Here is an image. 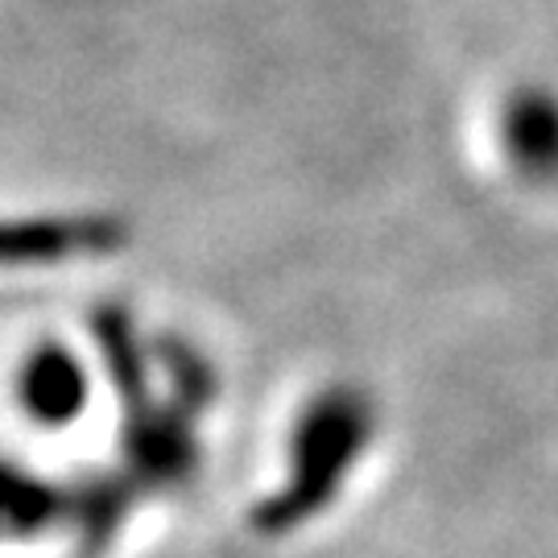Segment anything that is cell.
I'll list each match as a JSON object with an SVG mask.
<instances>
[{
    "mask_svg": "<svg viewBox=\"0 0 558 558\" xmlns=\"http://www.w3.org/2000/svg\"><path fill=\"white\" fill-rule=\"evenodd\" d=\"M500 149L525 182H558V92L550 83H518L497 117Z\"/></svg>",
    "mask_w": 558,
    "mask_h": 558,
    "instance_id": "1",
    "label": "cell"
}]
</instances>
